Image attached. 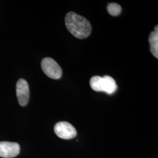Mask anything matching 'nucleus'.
<instances>
[{
  "mask_svg": "<svg viewBox=\"0 0 158 158\" xmlns=\"http://www.w3.org/2000/svg\"><path fill=\"white\" fill-rule=\"evenodd\" d=\"M16 93L19 104L21 106H25L28 103L29 99V89L27 81L20 79L17 81Z\"/></svg>",
  "mask_w": 158,
  "mask_h": 158,
  "instance_id": "4",
  "label": "nucleus"
},
{
  "mask_svg": "<svg viewBox=\"0 0 158 158\" xmlns=\"http://www.w3.org/2000/svg\"><path fill=\"white\" fill-rule=\"evenodd\" d=\"M150 51L153 55L158 58V32L153 31L149 36Z\"/></svg>",
  "mask_w": 158,
  "mask_h": 158,
  "instance_id": "7",
  "label": "nucleus"
},
{
  "mask_svg": "<svg viewBox=\"0 0 158 158\" xmlns=\"http://www.w3.org/2000/svg\"><path fill=\"white\" fill-rule=\"evenodd\" d=\"M107 11L111 15L115 17V16H118L121 14L122 8H121V6L118 4L113 2L108 4Z\"/></svg>",
  "mask_w": 158,
  "mask_h": 158,
  "instance_id": "9",
  "label": "nucleus"
},
{
  "mask_svg": "<svg viewBox=\"0 0 158 158\" xmlns=\"http://www.w3.org/2000/svg\"><path fill=\"white\" fill-rule=\"evenodd\" d=\"M65 24L68 31L78 39H85L90 35L91 26L90 22L85 17L74 12H69L66 14Z\"/></svg>",
  "mask_w": 158,
  "mask_h": 158,
  "instance_id": "1",
  "label": "nucleus"
},
{
  "mask_svg": "<svg viewBox=\"0 0 158 158\" xmlns=\"http://www.w3.org/2000/svg\"><path fill=\"white\" fill-rule=\"evenodd\" d=\"M54 131L57 136L64 139H72L77 135V131L75 128L66 121L56 123L54 127Z\"/></svg>",
  "mask_w": 158,
  "mask_h": 158,
  "instance_id": "3",
  "label": "nucleus"
},
{
  "mask_svg": "<svg viewBox=\"0 0 158 158\" xmlns=\"http://www.w3.org/2000/svg\"><path fill=\"white\" fill-rule=\"evenodd\" d=\"M20 152V146L16 142H0V157L14 158Z\"/></svg>",
  "mask_w": 158,
  "mask_h": 158,
  "instance_id": "5",
  "label": "nucleus"
},
{
  "mask_svg": "<svg viewBox=\"0 0 158 158\" xmlns=\"http://www.w3.org/2000/svg\"><path fill=\"white\" fill-rule=\"evenodd\" d=\"M43 72L51 79H59L62 77V70L59 64L51 57L44 58L41 62Z\"/></svg>",
  "mask_w": 158,
  "mask_h": 158,
  "instance_id": "2",
  "label": "nucleus"
},
{
  "mask_svg": "<svg viewBox=\"0 0 158 158\" xmlns=\"http://www.w3.org/2000/svg\"><path fill=\"white\" fill-rule=\"evenodd\" d=\"M117 89V85L115 80L109 76L102 77V91L108 94L114 93Z\"/></svg>",
  "mask_w": 158,
  "mask_h": 158,
  "instance_id": "6",
  "label": "nucleus"
},
{
  "mask_svg": "<svg viewBox=\"0 0 158 158\" xmlns=\"http://www.w3.org/2000/svg\"><path fill=\"white\" fill-rule=\"evenodd\" d=\"M102 77L99 76L92 77L90 80L91 88L97 92L102 91Z\"/></svg>",
  "mask_w": 158,
  "mask_h": 158,
  "instance_id": "8",
  "label": "nucleus"
}]
</instances>
